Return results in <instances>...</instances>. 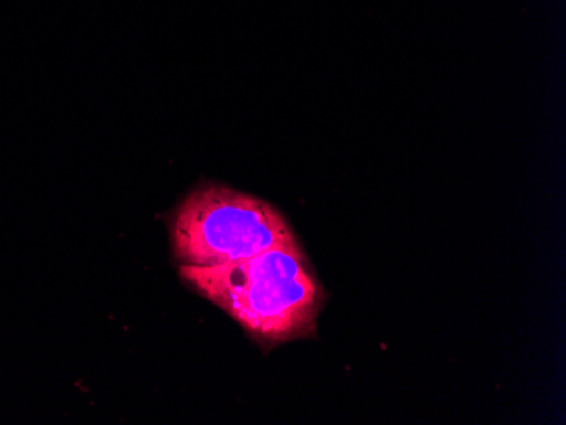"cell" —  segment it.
Segmentation results:
<instances>
[{
	"mask_svg": "<svg viewBox=\"0 0 566 425\" xmlns=\"http://www.w3.org/2000/svg\"><path fill=\"white\" fill-rule=\"evenodd\" d=\"M180 273L263 342L289 341L311 331L323 304V291L297 240L243 262L182 265Z\"/></svg>",
	"mask_w": 566,
	"mask_h": 425,
	"instance_id": "cell-1",
	"label": "cell"
},
{
	"mask_svg": "<svg viewBox=\"0 0 566 425\" xmlns=\"http://www.w3.org/2000/svg\"><path fill=\"white\" fill-rule=\"evenodd\" d=\"M175 258L184 265L243 262L297 237L265 200L222 185L193 190L171 224Z\"/></svg>",
	"mask_w": 566,
	"mask_h": 425,
	"instance_id": "cell-2",
	"label": "cell"
}]
</instances>
